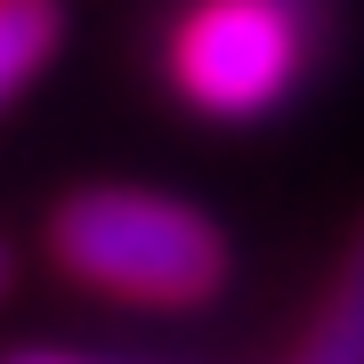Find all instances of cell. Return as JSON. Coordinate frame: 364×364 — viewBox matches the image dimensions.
<instances>
[{
  "mask_svg": "<svg viewBox=\"0 0 364 364\" xmlns=\"http://www.w3.org/2000/svg\"><path fill=\"white\" fill-rule=\"evenodd\" d=\"M41 251L65 284L122 299V308H210L235 275V243L203 203L162 195V186H130V178H97L49 203Z\"/></svg>",
  "mask_w": 364,
  "mask_h": 364,
  "instance_id": "cell-1",
  "label": "cell"
},
{
  "mask_svg": "<svg viewBox=\"0 0 364 364\" xmlns=\"http://www.w3.org/2000/svg\"><path fill=\"white\" fill-rule=\"evenodd\" d=\"M316 65V0H186L170 16L162 73L210 122L275 114Z\"/></svg>",
  "mask_w": 364,
  "mask_h": 364,
  "instance_id": "cell-2",
  "label": "cell"
},
{
  "mask_svg": "<svg viewBox=\"0 0 364 364\" xmlns=\"http://www.w3.org/2000/svg\"><path fill=\"white\" fill-rule=\"evenodd\" d=\"M291 364H364V210H356L348 243H340V267H332L324 299H316Z\"/></svg>",
  "mask_w": 364,
  "mask_h": 364,
  "instance_id": "cell-3",
  "label": "cell"
},
{
  "mask_svg": "<svg viewBox=\"0 0 364 364\" xmlns=\"http://www.w3.org/2000/svg\"><path fill=\"white\" fill-rule=\"evenodd\" d=\"M65 41V0H0V105H16Z\"/></svg>",
  "mask_w": 364,
  "mask_h": 364,
  "instance_id": "cell-4",
  "label": "cell"
},
{
  "mask_svg": "<svg viewBox=\"0 0 364 364\" xmlns=\"http://www.w3.org/2000/svg\"><path fill=\"white\" fill-rule=\"evenodd\" d=\"M0 364H90V356H65V348H16V356H0Z\"/></svg>",
  "mask_w": 364,
  "mask_h": 364,
  "instance_id": "cell-5",
  "label": "cell"
},
{
  "mask_svg": "<svg viewBox=\"0 0 364 364\" xmlns=\"http://www.w3.org/2000/svg\"><path fill=\"white\" fill-rule=\"evenodd\" d=\"M9 284H16V251L0 243V299H9Z\"/></svg>",
  "mask_w": 364,
  "mask_h": 364,
  "instance_id": "cell-6",
  "label": "cell"
}]
</instances>
